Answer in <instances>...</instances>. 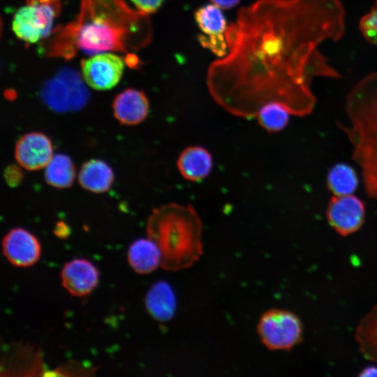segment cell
I'll return each instance as SVG.
<instances>
[{
	"label": "cell",
	"instance_id": "4fadbf2b",
	"mask_svg": "<svg viewBox=\"0 0 377 377\" xmlns=\"http://www.w3.org/2000/svg\"><path fill=\"white\" fill-rule=\"evenodd\" d=\"M97 268L89 260L77 258L64 264L61 272V284L73 296L89 294L98 283Z\"/></svg>",
	"mask_w": 377,
	"mask_h": 377
},
{
	"label": "cell",
	"instance_id": "7c38bea8",
	"mask_svg": "<svg viewBox=\"0 0 377 377\" xmlns=\"http://www.w3.org/2000/svg\"><path fill=\"white\" fill-rule=\"evenodd\" d=\"M3 253L17 267H29L36 263L40 255V245L30 232L17 228L10 230L2 241Z\"/></svg>",
	"mask_w": 377,
	"mask_h": 377
},
{
	"label": "cell",
	"instance_id": "4316f807",
	"mask_svg": "<svg viewBox=\"0 0 377 377\" xmlns=\"http://www.w3.org/2000/svg\"><path fill=\"white\" fill-rule=\"evenodd\" d=\"M220 8L228 9L235 6L240 0H210Z\"/></svg>",
	"mask_w": 377,
	"mask_h": 377
},
{
	"label": "cell",
	"instance_id": "ba28073f",
	"mask_svg": "<svg viewBox=\"0 0 377 377\" xmlns=\"http://www.w3.org/2000/svg\"><path fill=\"white\" fill-rule=\"evenodd\" d=\"M365 216V204L356 195H333L328 201L326 208L327 222L341 236H348L358 231L364 223Z\"/></svg>",
	"mask_w": 377,
	"mask_h": 377
},
{
	"label": "cell",
	"instance_id": "277c9868",
	"mask_svg": "<svg viewBox=\"0 0 377 377\" xmlns=\"http://www.w3.org/2000/svg\"><path fill=\"white\" fill-rule=\"evenodd\" d=\"M147 232L161 251L163 269L188 268L203 253L202 223L191 205L172 202L154 209L147 221Z\"/></svg>",
	"mask_w": 377,
	"mask_h": 377
},
{
	"label": "cell",
	"instance_id": "44dd1931",
	"mask_svg": "<svg viewBox=\"0 0 377 377\" xmlns=\"http://www.w3.org/2000/svg\"><path fill=\"white\" fill-rule=\"evenodd\" d=\"M45 168V179L49 185L57 188L72 186L75 177V168L67 155H54Z\"/></svg>",
	"mask_w": 377,
	"mask_h": 377
},
{
	"label": "cell",
	"instance_id": "ac0fdd59",
	"mask_svg": "<svg viewBox=\"0 0 377 377\" xmlns=\"http://www.w3.org/2000/svg\"><path fill=\"white\" fill-rule=\"evenodd\" d=\"M128 261L134 271L148 274L161 264V253L157 244L149 237L134 241L129 246Z\"/></svg>",
	"mask_w": 377,
	"mask_h": 377
},
{
	"label": "cell",
	"instance_id": "8fae6325",
	"mask_svg": "<svg viewBox=\"0 0 377 377\" xmlns=\"http://www.w3.org/2000/svg\"><path fill=\"white\" fill-rule=\"evenodd\" d=\"M50 139L39 132L29 133L22 136L15 148V157L18 164L29 170L45 168L53 157Z\"/></svg>",
	"mask_w": 377,
	"mask_h": 377
},
{
	"label": "cell",
	"instance_id": "6da1fadb",
	"mask_svg": "<svg viewBox=\"0 0 377 377\" xmlns=\"http://www.w3.org/2000/svg\"><path fill=\"white\" fill-rule=\"evenodd\" d=\"M345 17L340 0H256L242 8L225 31L227 53L208 67L209 93L242 118L271 102L294 116L311 114L313 80L341 77L319 46L343 36Z\"/></svg>",
	"mask_w": 377,
	"mask_h": 377
},
{
	"label": "cell",
	"instance_id": "7a4b0ae2",
	"mask_svg": "<svg viewBox=\"0 0 377 377\" xmlns=\"http://www.w3.org/2000/svg\"><path fill=\"white\" fill-rule=\"evenodd\" d=\"M151 38L147 14L124 0H81L77 18L55 36L47 54L69 58L77 52L89 56L126 52L145 47Z\"/></svg>",
	"mask_w": 377,
	"mask_h": 377
},
{
	"label": "cell",
	"instance_id": "3957f363",
	"mask_svg": "<svg viewBox=\"0 0 377 377\" xmlns=\"http://www.w3.org/2000/svg\"><path fill=\"white\" fill-rule=\"evenodd\" d=\"M346 121L337 122L352 148L364 191L377 200V72L360 79L346 95Z\"/></svg>",
	"mask_w": 377,
	"mask_h": 377
},
{
	"label": "cell",
	"instance_id": "e0dca14e",
	"mask_svg": "<svg viewBox=\"0 0 377 377\" xmlns=\"http://www.w3.org/2000/svg\"><path fill=\"white\" fill-rule=\"evenodd\" d=\"M80 186L92 193H104L110 189L114 181V172L104 161L91 159L86 161L78 174Z\"/></svg>",
	"mask_w": 377,
	"mask_h": 377
},
{
	"label": "cell",
	"instance_id": "9c48e42d",
	"mask_svg": "<svg viewBox=\"0 0 377 377\" xmlns=\"http://www.w3.org/2000/svg\"><path fill=\"white\" fill-rule=\"evenodd\" d=\"M124 64V60L117 54L110 52L98 53L82 60V75L90 87L96 90H108L119 83Z\"/></svg>",
	"mask_w": 377,
	"mask_h": 377
},
{
	"label": "cell",
	"instance_id": "d4e9b609",
	"mask_svg": "<svg viewBox=\"0 0 377 377\" xmlns=\"http://www.w3.org/2000/svg\"><path fill=\"white\" fill-rule=\"evenodd\" d=\"M164 0H129L136 10L149 14L156 12Z\"/></svg>",
	"mask_w": 377,
	"mask_h": 377
},
{
	"label": "cell",
	"instance_id": "cb8c5ba5",
	"mask_svg": "<svg viewBox=\"0 0 377 377\" xmlns=\"http://www.w3.org/2000/svg\"><path fill=\"white\" fill-rule=\"evenodd\" d=\"M4 179L6 183L11 187L18 186L23 179V172L17 165H11L4 170Z\"/></svg>",
	"mask_w": 377,
	"mask_h": 377
},
{
	"label": "cell",
	"instance_id": "2e32d148",
	"mask_svg": "<svg viewBox=\"0 0 377 377\" xmlns=\"http://www.w3.org/2000/svg\"><path fill=\"white\" fill-rule=\"evenodd\" d=\"M145 306L149 314L156 320H170L176 311V297L172 287L165 281H158L149 289Z\"/></svg>",
	"mask_w": 377,
	"mask_h": 377
},
{
	"label": "cell",
	"instance_id": "d6986e66",
	"mask_svg": "<svg viewBox=\"0 0 377 377\" xmlns=\"http://www.w3.org/2000/svg\"><path fill=\"white\" fill-rule=\"evenodd\" d=\"M359 184V177L355 169L349 164L337 163L329 170L326 177L328 191L335 196L351 195Z\"/></svg>",
	"mask_w": 377,
	"mask_h": 377
},
{
	"label": "cell",
	"instance_id": "484cf974",
	"mask_svg": "<svg viewBox=\"0 0 377 377\" xmlns=\"http://www.w3.org/2000/svg\"><path fill=\"white\" fill-rule=\"evenodd\" d=\"M54 234L59 237H66L70 232L68 227L62 221L58 222L54 228Z\"/></svg>",
	"mask_w": 377,
	"mask_h": 377
},
{
	"label": "cell",
	"instance_id": "5bb4252c",
	"mask_svg": "<svg viewBox=\"0 0 377 377\" xmlns=\"http://www.w3.org/2000/svg\"><path fill=\"white\" fill-rule=\"evenodd\" d=\"M149 101L144 92L126 89L117 94L112 102L113 114L123 125H137L147 117Z\"/></svg>",
	"mask_w": 377,
	"mask_h": 377
},
{
	"label": "cell",
	"instance_id": "8992f818",
	"mask_svg": "<svg viewBox=\"0 0 377 377\" xmlns=\"http://www.w3.org/2000/svg\"><path fill=\"white\" fill-rule=\"evenodd\" d=\"M60 8L59 0H27L13 16V32L24 42H38L50 33Z\"/></svg>",
	"mask_w": 377,
	"mask_h": 377
},
{
	"label": "cell",
	"instance_id": "83f0119b",
	"mask_svg": "<svg viewBox=\"0 0 377 377\" xmlns=\"http://www.w3.org/2000/svg\"><path fill=\"white\" fill-rule=\"evenodd\" d=\"M359 376H377V367H367L361 371Z\"/></svg>",
	"mask_w": 377,
	"mask_h": 377
},
{
	"label": "cell",
	"instance_id": "52a82bcc",
	"mask_svg": "<svg viewBox=\"0 0 377 377\" xmlns=\"http://www.w3.org/2000/svg\"><path fill=\"white\" fill-rule=\"evenodd\" d=\"M41 97L50 108L67 112L83 107L88 100L89 93L79 73L65 67L45 83Z\"/></svg>",
	"mask_w": 377,
	"mask_h": 377
},
{
	"label": "cell",
	"instance_id": "7402d4cb",
	"mask_svg": "<svg viewBox=\"0 0 377 377\" xmlns=\"http://www.w3.org/2000/svg\"><path fill=\"white\" fill-rule=\"evenodd\" d=\"M289 110L282 104L271 102L263 105L256 118L258 124L270 133L283 131L289 122Z\"/></svg>",
	"mask_w": 377,
	"mask_h": 377
},
{
	"label": "cell",
	"instance_id": "9a60e30c",
	"mask_svg": "<svg viewBox=\"0 0 377 377\" xmlns=\"http://www.w3.org/2000/svg\"><path fill=\"white\" fill-rule=\"evenodd\" d=\"M177 166L184 179L198 182L209 175L213 166L211 153L201 146H189L179 155Z\"/></svg>",
	"mask_w": 377,
	"mask_h": 377
},
{
	"label": "cell",
	"instance_id": "ffe728a7",
	"mask_svg": "<svg viewBox=\"0 0 377 377\" xmlns=\"http://www.w3.org/2000/svg\"><path fill=\"white\" fill-rule=\"evenodd\" d=\"M355 339L362 355L377 362V305L361 319L355 332Z\"/></svg>",
	"mask_w": 377,
	"mask_h": 377
},
{
	"label": "cell",
	"instance_id": "30bf717a",
	"mask_svg": "<svg viewBox=\"0 0 377 377\" xmlns=\"http://www.w3.org/2000/svg\"><path fill=\"white\" fill-rule=\"evenodd\" d=\"M195 19L204 33L199 37L201 45L219 57L224 56L228 52L225 38L227 25L220 8L214 3L203 6L196 10Z\"/></svg>",
	"mask_w": 377,
	"mask_h": 377
},
{
	"label": "cell",
	"instance_id": "603a6c76",
	"mask_svg": "<svg viewBox=\"0 0 377 377\" xmlns=\"http://www.w3.org/2000/svg\"><path fill=\"white\" fill-rule=\"evenodd\" d=\"M360 29L368 43L377 45V0L360 20Z\"/></svg>",
	"mask_w": 377,
	"mask_h": 377
},
{
	"label": "cell",
	"instance_id": "5b68a950",
	"mask_svg": "<svg viewBox=\"0 0 377 377\" xmlns=\"http://www.w3.org/2000/svg\"><path fill=\"white\" fill-rule=\"evenodd\" d=\"M262 343L269 350H288L302 340L303 325L292 311L273 309L265 311L257 327Z\"/></svg>",
	"mask_w": 377,
	"mask_h": 377
}]
</instances>
